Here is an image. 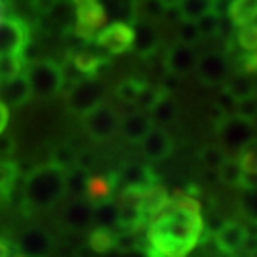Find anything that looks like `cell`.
Masks as SVG:
<instances>
[{"mask_svg": "<svg viewBox=\"0 0 257 257\" xmlns=\"http://www.w3.org/2000/svg\"><path fill=\"white\" fill-rule=\"evenodd\" d=\"M105 16L112 21L134 23L138 19V0H99Z\"/></svg>", "mask_w": 257, "mask_h": 257, "instance_id": "23", "label": "cell"}, {"mask_svg": "<svg viewBox=\"0 0 257 257\" xmlns=\"http://www.w3.org/2000/svg\"><path fill=\"white\" fill-rule=\"evenodd\" d=\"M227 16H229L230 23L236 25V27L249 23V21H255L257 0H230Z\"/></svg>", "mask_w": 257, "mask_h": 257, "instance_id": "25", "label": "cell"}, {"mask_svg": "<svg viewBox=\"0 0 257 257\" xmlns=\"http://www.w3.org/2000/svg\"><path fill=\"white\" fill-rule=\"evenodd\" d=\"M71 65L78 71L80 76L84 78H97L99 73L109 65V57L101 54H93V52H74L71 57Z\"/></svg>", "mask_w": 257, "mask_h": 257, "instance_id": "20", "label": "cell"}, {"mask_svg": "<svg viewBox=\"0 0 257 257\" xmlns=\"http://www.w3.org/2000/svg\"><path fill=\"white\" fill-rule=\"evenodd\" d=\"M225 90L230 92L236 99L255 95V82L251 80V74L246 73H234L225 78Z\"/></svg>", "mask_w": 257, "mask_h": 257, "instance_id": "27", "label": "cell"}, {"mask_svg": "<svg viewBox=\"0 0 257 257\" xmlns=\"http://www.w3.org/2000/svg\"><path fill=\"white\" fill-rule=\"evenodd\" d=\"M118 174V189L120 191H132V193H141L147 187L160 181L158 174L151 164H126Z\"/></svg>", "mask_w": 257, "mask_h": 257, "instance_id": "10", "label": "cell"}, {"mask_svg": "<svg viewBox=\"0 0 257 257\" xmlns=\"http://www.w3.org/2000/svg\"><path fill=\"white\" fill-rule=\"evenodd\" d=\"M6 12H8V10H6V6H4V4H2V0H0V19H2V16H4Z\"/></svg>", "mask_w": 257, "mask_h": 257, "instance_id": "51", "label": "cell"}, {"mask_svg": "<svg viewBox=\"0 0 257 257\" xmlns=\"http://www.w3.org/2000/svg\"><path fill=\"white\" fill-rule=\"evenodd\" d=\"M54 248V238L46 230L31 229L21 234L18 249L23 257H46Z\"/></svg>", "mask_w": 257, "mask_h": 257, "instance_id": "17", "label": "cell"}, {"mask_svg": "<svg viewBox=\"0 0 257 257\" xmlns=\"http://www.w3.org/2000/svg\"><path fill=\"white\" fill-rule=\"evenodd\" d=\"M99 101H103V88L97 84L95 78H78L67 93V105L74 114H80L95 107Z\"/></svg>", "mask_w": 257, "mask_h": 257, "instance_id": "9", "label": "cell"}, {"mask_svg": "<svg viewBox=\"0 0 257 257\" xmlns=\"http://www.w3.org/2000/svg\"><path fill=\"white\" fill-rule=\"evenodd\" d=\"M255 21H257V19H255Z\"/></svg>", "mask_w": 257, "mask_h": 257, "instance_id": "52", "label": "cell"}, {"mask_svg": "<svg viewBox=\"0 0 257 257\" xmlns=\"http://www.w3.org/2000/svg\"><path fill=\"white\" fill-rule=\"evenodd\" d=\"M82 124H84L86 134H88L93 141L103 143V141H109V139L118 132L120 116L112 105L99 101L95 107H92V109L88 110V112H84Z\"/></svg>", "mask_w": 257, "mask_h": 257, "instance_id": "4", "label": "cell"}, {"mask_svg": "<svg viewBox=\"0 0 257 257\" xmlns=\"http://www.w3.org/2000/svg\"><path fill=\"white\" fill-rule=\"evenodd\" d=\"M14 151V139L8 134H0V158H8V155H12Z\"/></svg>", "mask_w": 257, "mask_h": 257, "instance_id": "46", "label": "cell"}, {"mask_svg": "<svg viewBox=\"0 0 257 257\" xmlns=\"http://www.w3.org/2000/svg\"><path fill=\"white\" fill-rule=\"evenodd\" d=\"M210 2L211 0H181L177 6L179 18L187 21H198L204 14L210 12Z\"/></svg>", "mask_w": 257, "mask_h": 257, "instance_id": "32", "label": "cell"}, {"mask_svg": "<svg viewBox=\"0 0 257 257\" xmlns=\"http://www.w3.org/2000/svg\"><path fill=\"white\" fill-rule=\"evenodd\" d=\"M242 172H257V139L248 141L236 155Z\"/></svg>", "mask_w": 257, "mask_h": 257, "instance_id": "39", "label": "cell"}, {"mask_svg": "<svg viewBox=\"0 0 257 257\" xmlns=\"http://www.w3.org/2000/svg\"><path fill=\"white\" fill-rule=\"evenodd\" d=\"M227 257H257V240L255 238H246V242L236 248L232 253H229Z\"/></svg>", "mask_w": 257, "mask_h": 257, "instance_id": "44", "label": "cell"}, {"mask_svg": "<svg viewBox=\"0 0 257 257\" xmlns=\"http://www.w3.org/2000/svg\"><path fill=\"white\" fill-rule=\"evenodd\" d=\"M234 44L246 52H253L257 50V21H249L244 23L236 29V33L232 35Z\"/></svg>", "mask_w": 257, "mask_h": 257, "instance_id": "33", "label": "cell"}, {"mask_svg": "<svg viewBox=\"0 0 257 257\" xmlns=\"http://www.w3.org/2000/svg\"><path fill=\"white\" fill-rule=\"evenodd\" d=\"M74 10V35L90 42L93 40L95 33L105 25L107 16L99 0H69Z\"/></svg>", "mask_w": 257, "mask_h": 257, "instance_id": "5", "label": "cell"}, {"mask_svg": "<svg viewBox=\"0 0 257 257\" xmlns=\"http://www.w3.org/2000/svg\"><path fill=\"white\" fill-rule=\"evenodd\" d=\"M232 63L240 73L257 74V50L253 52H232Z\"/></svg>", "mask_w": 257, "mask_h": 257, "instance_id": "40", "label": "cell"}, {"mask_svg": "<svg viewBox=\"0 0 257 257\" xmlns=\"http://www.w3.org/2000/svg\"><path fill=\"white\" fill-rule=\"evenodd\" d=\"M215 172H217V177H219L221 183L229 185V187H236L238 185V177L242 174V168H240V162L236 156L227 155V158L221 162Z\"/></svg>", "mask_w": 257, "mask_h": 257, "instance_id": "31", "label": "cell"}, {"mask_svg": "<svg viewBox=\"0 0 257 257\" xmlns=\"http://www.w3.org/2000/svg\"><path fill=\"white\" fill-rule=\"evenodd\" d=\"M149 116H151L155 126H166V124L175 122L177 116H179V107H177V103L174 101L172 93L164 95L160 101L156 103L155 107L149 110Z\"/></svg>", "mask_w": 257, "mask_h": 257, "instance_id": "24", "label": "cell"}, {"mask_svg": "<svg viewBox=\"0 0 257 257\" xmlns=\"http://www.w3.org/2000/svg\"><path fill=\"white\" fill-rule=\"evenodd\" d=\"M204 217L198 200L177 191L147 227L145 257H187L198 246Z\"/></svg>", "mask_w": 257, "mask_h": 257, "instance_id": "1", "label": "cell"}, {"mask_svg": "<svg viewBox=\"0 0 257 257\" xmlns=\"http://www.w3.org/2000/svg\"><path fill=\"white\" fill-rule=\"evenodd\" d=\"M196 73L200 82L206 86H219L225 82V78L229 76V63H227V55L210 52L204 54L200 59H196Z\"/></svg>", "mask_w": 257, "mask_h": 257, "instance_id": "11", "label": "cell"}, {"mask_svg": "<svg viewBox=\"0 0 257 257\" xmlns=\"http://www.w3.org/2000/svg\"><path fill=\"white\" fill-rule=\"evenodd\" d=\"M215 107L223 112V114H234V107H236V97L230 92H227L225 88L217 93V99H215Z\"/></svg>", "mask_w": 257, "mask_h": 257, "instance_id": "43", "label": "cell"}, {"mask_svg": "<svg viewBox=\"0 0 257 257\" xmlns=\"http://www.w3.org/2000/svg\"><path fill=\"white\" fill-rule=\"evenodd\" d=\"M229 4L230 0H211L210 2V12L219 16V18H225L227 12H229Z\"/></svg>", "mask_w": 257, "mask_h": 257, "instance_id": "48", "label": "cell"}, {"mask_svg": "<svg viewBox=\"0 0 257 257\" xmlns=\"http://www.w3.org/2000/svg\"><path fill=\"white\" fill-rule=\"evenodd\" d=\"M158 2L164 6V10H177L181 0H158Z\"/></svg>", "mask_w": 257, "mask_h": 257, "instance_id": "50", "label": "cell"}, {"mask_svg": "<svg viewBox=\"0 0 257 257\" xmlns=\"http://www.w3.org/2000/svg\"><path fill=\"white\" fill-rule=\"evenodd\" d=\"M92 211H93L92 202H88L86 198H78L73 204H69V208L65 210V215H63L65 225L73 230H84L86 227L92 225Z\"/></svg>", "mask_w": 257, "mask_h": 257, "instance_id": "21", "label": "cell"}, {"mask_svg": "<svg viewBox=\"0 0 257 257\" xmlns=\"http://www.w3.org/2000/svg\"><path fill=\"white\" fill-rule=\"evenodd\" d=\"M33 97L31 88H29L25 71L14 78L0 80V103H4L6 107H21L23 103H27Z\"/></svg>", "mask_w": 257, "mask_h": 257, "instance_id": "16", "label": "cell"}, {"mask_svg": "<svg viewBox=\"0 0 257 257\" xmlns=\"http://www.w3.org/2000/svg\"><path fill=\"white\" fill-rule=\"evenodd\" d=\"M65 174L67 170L57 166L55 162H48L33 170L25 181V193H23L29 208L46 210L59 202L63 194L67 193Z\"/></svg>", "mask_w": 257, "mask_h": 257, "instance_id": "2", "label": "cell"}, {"mask_svg": "<svg viewBox=\"0 0 257 257\" xmlns=\"http://www.w3.org/2000/svg\"><path fill=\"white\" fill-rule=\"evenodd\" d=\"M0 257H23L19 253L18 246H14L10 240L0 238Z\"/></svg>", "mask_w": 257, "mask_h": 257, "instance_id": "47", "label": "cell"}, {"mask_svg": "<svg viewBox=\"0 0 257 257\" xmlns=\"http://www.w3.org/2000/svg\"><path fill=\"white\" fill-rule=\"evenodd\" d=\"M147 86L145 80H141V78H126V80H122V82L116 86V97H118L122 103H126V105H136L138 101L139 93L143 92V88Z\"/></svg>", "mask_w": 257, "mask_h": 257, "instance_id": "30", "label": "cell"}, {"mask_svg": "<svg viewBox=\"0 0 257 257\" xmlns=\"http://www.w3.org/2000/svg\"><path fill=\"white\" fill-rule=\"evenodd\" d=\"M8 120H10V110L4 103H0V134L6 132L8 128Z\"/></svg>", "mask_w": 257, "mask_h": 257, "instance_id": "49", "label": "cell"}, {"mask_svg": "<svg viewBox=\"0 0 257 257\" xmlns=\"http://www.w3.org/2000/svg\"><path fill=\"white\" fill-rule=\"evenodd\" d=\"M198 158L206 170H217L221 162L227 158V151L221 145H204L198 153Z\"/></svg>", "mask_w": 257, "mask_h": 257, "instance_id": "35", "label": "cell"}, {"mask_svg": "<svg viewBox=\"0 0 257 257\" xmlns=\"http://www.w3.org/2000/svg\"><path fill=\"white\" fill-rule=\"evenodd\" d=\"M177 38H179V42H183V44L196 46V44L202 40V35H200V31H198L196 21L181 19V21L177 23Z\"/></svg>", "mask_w": 257, "mask_h": 257, "instance_id": "38", "label": "cell"}, {"mask_svg": "<svg viewBox=\"0 0 257 257\" xmlns=\"http://www.w3.org/2000/svg\"><path fill=\"white\" fill-rule=\"evenodd\" d=\"M153 126L155 124H153V120L149 116V112L138 109L136 112L128 114L124 120H120L118 132L128 143H139L141 139L147 136L149 130L153 128Z\"/></svg>", "mask_w": 257, "mask_h": 257, "instance_id": "19", "label": "cell"}, {"mask_svg": "<svg viewBox=\"0 0 257 257\" xmlns=\"http://www.w3.org/2000/svg\"><path fill=\"white\" fill-rule=\"evenodd\" d=\"M90 249L95 253H107L110 249H114L116 244V230L109 227H95L90 232Z\"/></svg>", "mask_w": 257, "mask_h": 257, "instance_id": "28", "label": "cell"}, {"mask_svg": "<svg viewBox=\"0 0 257 257\" xmlns=\"http://www.w3.org/2000/svg\"><path fill=\"white\" fill-rule=\"evenodd\" d=\"M114 191H118V174L116 172L109 175H93V177H88L84 198L92 204L105 202V200L112 198Z\"/></svg>", "mask_w": 257, "mask_h": 257, "instance_id": "18", "label": "cell"}, {"mask_svg": "<svg viewBox=\"0 0 257 257\" xmlns=\"http://www.w3.org/2000/svg\"><path fill=\"white\" fill-rule=\"evenodd\" d=\"M92 223H95L97 227H109V229L116 230V225H118V206L112 202V198L105 200V202L93 204Z\"/></svg>", "mask_w": 257, "mask_h": 257, "instance_id": "26", "label": "cell"}, {"mask_svg": "<svg viewBox=\"0 0 257 257\" xmlns=\"http://www.w3.org/2000/svg\"><path fill=\"white\" fill-rule=\"evenodd\" d=\"M238 208L246 221L257 223V189H240Z\"/></svg>", "mask_w": 257, "mask_h": 257, "instance_id": "36", "label": "cell"}, {"mask_svg": "<svg viewBox=\"0 0 257 257\" xmlns=\"http://www.w3.org/2000/svg\"><path fill=\"white\" fill-rule=\"evenodd\" d=\"M141 153L151 162L164 160L174 153V139L162 126H153L149 134L139 141Z\"/></svg>", "mask_w": 257, "mask_h": 257, "instance_id": "12", "label": "cell"}, {"mask_svg": "<svg viewBox=\"0 0 257 257\" xmlns=\"http://www.w3.org/2000/svg\"><path fill=\"white\" fill-rule=\"evenodd\" d=\"M93 42L109 55L126 54L132 50L134 27L132 23H124V21H110L95 33Z\"/></svg>", "mask_w": 257, "mask_h": 257, "instance_id": "7", "label": "cell"}, {"mask_svg": "<svg viewBox=\"0 0 257 257\" xmlns=\"http://www.w3.org/2000/svg\"><path fill=\"white\" fill-rule=\"evenodd\" d=\"M196 59H198V57H196L194 46L177 42V44H174L164 55L166 73H172V74H175V76H187L191 71H194Z\"/></svg>", "mask_w": 257, "mask_h": 257, "instance_id": "14", "label": "cell"}, {"mask_svg": "<svg viewBox=\"0 0 257 257\" xmlns=\"http://www.w3.org/2000/svg\"><path fill=\"white\" fill-rule=\"evenodd\" d=\"M196 25H198V31H200L202 38H215L219 37V35H223V31H225V27H223V18L211 14V12L204 14L202 18L196 21Z\"/></svg>", "mask_w": 257, "mask_h": 257, "instance_id": "34", "label": "cell"}, {"mask_svg": "<svg viewBox=\"0 0 257 257\" xmlns=\"http://www.w3.org/2000/svg\"><path fill=\"white\" fill-rule=\"evenodd\" d=\"M18 179V166L8 158H0V191L10 194Z\"/></svg>", "mask_w": 257, "mask_h": 257, "instance_id": "37", "label": "cell"}, {"mask_svg": "<svg viewBox=\"0 0 257 257\" xmlns=\"http://www.w3.org/2000/svg\"><path fill=\"white\" fill-rule=\"evenodd\" d=\"M25 76L35 97H54L65 86L63 67L50 59H40L25 67Z\"/></svg>", "mask_w": 257, "mask_h": 257, "instance_id": "3", "label": "cell"}, {"mask_svg": "<svg viewBox=\"0 0 257 257\" xmlns=\"http://www.w3.org/2000/svg\"><path fill=\"white\" fill-rule=\"evenodd\" d=\"M215 132L221 141V147L225 151H236L244 147L253 136V122L244 120L236 114H225L215 122Z\"/></svg>", "mask_w": 257, "mask_h": 257, "instance_id": "6", "label": "cell"}, {"mask_svg": "<svg viewBox=\"0 0 257 257\" xmlns=\"http://www.w3.org/2000/svg\"><path fill=\"white\" fill-rule=\"evenodd\" d=\"M215 246L219 249L221 253L229 255L232 253L236 248H240L246 238H248V230H246V225L240 223L236 219H229V221H223L219 229L215 230V234L211 236Z\"/></svg>", "mask_w": 257, "mask_h": 257, "instance_id": "15", "label": "cell"}, {"mask_svg": "<svg viewBox=\"0 0 257 257\" xmlns=\"http://www.w3.org/2000/svg\"><path fill=\"white\" fill-rule=\"evenodd\" d=\"M236 187H240V189H257V172H242Z\"/></svg>", "mask_w": 257, "mask_h": 257, "instance_id": "45", "label": "cell"}, {"mask_svg": "<svg viewBox=\"0 0 257 257\" xmlns=\"http://www.w3.org/2000/svg\"><path fill=\"white\" fill-rule=\"evenodd\" d=\"M27 55L25 54H0V80L14 78L25 71Z\"/></svg>", "mask_w": 257, "mask_h": 257, "instance_id": "29", "label": "cell"}, {"mask_svg": "<svg viewBox=\"0 0 257 257\" xmlns=\"http://www.w3.org/2000/svg\"><path fill=\"white\" fill-rule=\"evenodd\" d=\"M166 14L164 6L158 0H138V18L156 21Z\"/></svg>", "mask_w": 257, "mask_h": 257, "instance_id": "41", "label": "cell"}, {"mask_svg": "<svg viewBox=\"0 0 257 257\" xmlns=\"http://www.w3.org/2000/svg\"><path fill=\"white\" fill-rule=\"evenodd\" d=\"M234 114H236V116H240V118L253 122V120L257 118V97H255V95H248V97L236 99Z\"/></svg>", "mask_w": 257, "mask_h": 257, "instance_id": "42", "label": "cell"}, {"mask_svg": "<svg viewBox=\"0 0 257 257\" xmlns=\"http://www.w3.org/2000/svg\"><path fill=\"white\" fill-rule=\"evenodd\" d=\"M168 200H170V193L160 183L151 185V187H147L143 193L139 194V206H141V210L147 215L149 221L164 208Z\"/></svg>", "mask_w": 257, "mask_h": 257, "instance_id": "22", "label": "cell"}, {"mask_svg": "<svg viewBox=\"0 0 257 257\" xmlns=\"http://www.w3.org/2000/svg\"><path fill=\"white\" fill-rule=\"evenodd\" d=\"M29 25L8 12L0 19V54H27Z\"/></svg>", "mask_w": 257, "mask_h": 257, "instance_id": "8", "label": "cell"}, {"mask_svg": "<svg viewBox=\"0 0 257 257\" xmlns=\"http://www.w3.org/2000/svg\"><path fill=\"white\" fill-rule=\"evenodd\" d=\"M134 42H132V50L147 59V57H153L156 54V50L160 46V37H158V31L153 25V21H147V19L138 18L134 23Z\"/></svg>", "mask_w": 257, "mask_h": 257, "instance_id": "13", "label": "cell"}]
</instances>
